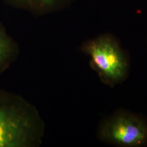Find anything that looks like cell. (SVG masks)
Wrapping results in <instances>:
<instances>
[{"instance_id":"1","label":"cell","mask_w":147,"mask_h":147,"mask_svg":"<svg viewBox=\"0 0 147 147\" xmlns=\"http://www.w3.org/2000/svg\"><path fill=\"white\" fill-rule=\"evenodd\" d=\"M45 125L37 108L19 95L0 89V147H37Z\"/></svg>"},{"instance_id":"4","label":"cell","mask_w":147,"mask_h":147,"mask_svg":"<svg viewBox=\"0 0 147 147\" xmlns=\"http://www.w3.org/2000/svg\"><path fill=\"white\" fill-rule=\"evenodd\" d=\"M16 55V45L0 24V74L10 67Z\"/></svg>"},{"instance_id":"3","label":"cell","mask_w":147,"mask_h":147,"mask_svg":"<svg viewBox=\"0 0 147 147\" xmlns=\"http://www.w3.org/2000/svg\"><path fill=\"white\" fill-rule=\"evenodd\" d=\"M97 136L101 141L117 147L147 146V119L129 111H116L101 121Z\"/></svg>"},{"instance_id":"2","label":"cell","mask_w":147,"mask_h":147,"mask_svg":"<svg viewBox=\"0 0 147 147\" xmlns=\"http://www.w3.org/2000/svg\"><path fill=\"white\" fill-rule=\"evenodd\" d=\"M82 50L90 57L91 68L104 84L113 88L129 76V56L112 36L104 34L89 40L84 44Z\"/></svg>"}]
</instances>
